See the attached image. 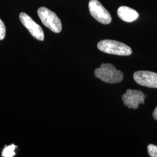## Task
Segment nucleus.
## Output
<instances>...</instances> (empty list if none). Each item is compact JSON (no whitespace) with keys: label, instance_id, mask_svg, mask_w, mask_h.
<instances>
[{"label":"nucleus","instance_id":"20e7f679","mask_svg":"<svg viewBox=\"0 0 157 157\" xmlns=\"http://www.w3.org/2000/svg\"><path fill=\"white\" fill-rule=\"evenodd\" d=\"M89 9L91 15L98 22L104 25H108L111 22V14L98 0H90Z\"/></svg>","mask_w":157,"mask_h":157},{"label":"nucleus","instance_id":"f8f14e48","mask_svg":"<svg viewBox=\"0 0 157 157\" xmlns=\"http://www.w3.org/2000/svg\"><path fill=\"white\" fill-rule=\"evenodd\" d=\"M153 117L157 121V107H156V108L155 109L154 111L153 112Z\"/></svg>","mask_w":157,"mask_h":157},{"label":"nucleus","instance_id":"6e6552de","mask_svg":"<svg viewBox=\"0 0 157 157\" xmlns=\"http://www.w3.org/2000/svg\"><path fill=\"white\" fill-rule=\"evenodd\" d=\"M119 17L126 22H132L139 17L138 12L135 10L126 6H122L118 8L117 11Z\"/></svg>","mask_w":157,"mask_h":157},{"label":"nucleus","instance_id":"1a4fd4ad","mask_svg":"<svg viewBox=\"0 0 157 157\" xmlns=\"http://www.w3.org/2000/svg\"><path fill=\"white\" fill-rule=\"evenodd\" d=\"M17 147L13 144L6 146L2 152V156L4 157H12L15 156V150Z\"/></svg>","mask_w":157,"mask_h":157},{"label":"nucleus","instance_id":"39448f33","mask_svg":"<svg viewBox=\"0 0 157 157\" xmlns=\"http://www.w3.org/2000/svg\"><path fill=\"white\" fill-rule=\"evenodd\" d=\"M19 18L23 25L27 29L31 35L40 41L44 39V34L41 26L35 22L32 18L28 14L22 12L19 15Z\"/></svg>","mask_w":157,"mask_h":157},{"label":"nucleus","instance_id":"9d476101","mask_svg":"<svg viewBox=\"0 0 157 157\" xmlns=\"http://www.w3.org/2000/svg\"><path fill=\"white\" fill-rule=\"evenodd\" d=\"M149 155L151 157H157V146L154 144H149L147 147Z\"/></svg>","mask_w":157,"mask_h":157},{"label":"nucleus","instance_id":"f03ea898","mask_svg":"<svg viewBox=\"0 0 157 157\" xmlns=\"http://www.w3.org/2000/svg\"><path fill=\"white\" fill-rule=\"evenodd\" d=\"M97 47L101 51L109 54L129 56L132 54V50L128 45L112 40H102L98 42Z\"/></svg>","mask_w":157,"mask_h":157},{"label":"nucleus","instance_id":"0eeeda50","mask_svg":"<svg viewBox=\"0 0 157 157\" xmlns=\"http://www.w3.org/2000/svg\"><path fill=\"white\" fill-rule=\"evenodd\" d=\"M133 78L137 84L150 88L157 89V73L141 71L135 72Z\"/></svg>","mask_w":157,"mask_h":157},{"label":"nucleus","instance_id":"9b49d317","mask_svg":"<svg viewBox=\"0 0 157 157\" xmlns=\"http://www.w3.org/2000/svg\"><path fill=\"white\" fill-rule=\"evenodd\" d=\"M6 32V26L0 19V40H2L5 38Z\"/></svg>","mask_w":157,"mask_h":157},{"label":"nucleus","instance_id":"7ed1b4c3","mask_svg":"<svg viewBox=\"0 0 157 157\" xmlns=\"http://www.w3.org/2000/svg\"><path fill=\"white\" fill-rule=\"evenodd\" d=\"M37 13L43 25L52 32L56 33L61 32V22L56 13L45 7H41L38 10Z\"/></svg>","mask_w":157,"mask_h":157},{"label":"nucleus","instance_id":"423d86ee","mask_svg":"<svg viewBox=\"0 0 157 157\" xmlns=\"http://www.w3.org/2000/svg\"><path fill=\"white\" fill-rule=\"evenodd\" d=\"M144 99L145 95L140 90L128 89L122 96L124 105L132 109H137L140 104H144Z\"/></svg>","mask_w":157,"mask_h":157},{"label":"nucleus","instance_id":"f257e3e1","mask_svg":"<svg viewBox=\"0 0 157 157\" xmlns=\"http://www.w3.org/2000/svg\"><path fill=\"white\" fill-rule=\"evenodd\" d=\"M94 75L96 78L108 83H117L124 79L122 72L111 63L102 64L99 68L95 69Z\"/></svg>","mask_w":157,"mask_h":157}]
</instances>
